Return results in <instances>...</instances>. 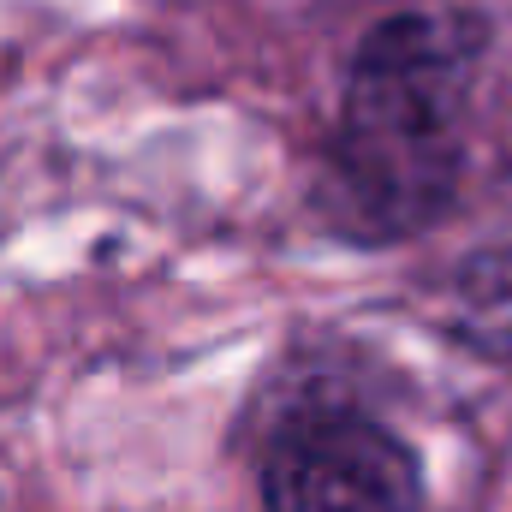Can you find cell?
<instances>
[{
  "instance_id": "3",
  "label": "cell",
  "mask_w": 512,
  "mask_h": 512,
  "mask_svg": "<svg viewBox=\"0 0 512 512\" xmlns=\"http://www.w3.org/2000/svg\"><path fill=\"white\" fill-rule=\"evenodd\" d=\"M447 328L483 358H512V245L477 251L453 268Z\"/></svg>"
},
{
  "instance_id": "2",
  "label": "cell",
  "mask_w": 512,
  "mask_h": 512,
  "mask_svg": "<svg viewBox=\"0 0 512 512\" xmlns=\"http://www.w3.org/2000/svg\"><path fill=\"white\" fill-rule=\"evenodd\" d=\"M268 512H417L423 477L399 435L358 411L286 423L262 465Z\"/></svg>"
},
{
  "instance_id": "1",
  "label": "cell",
  "mask_w": 512,
  "mask_h": 512,
  "mask_svg": "<svg viewBox=\"0 0 512 512\" xmlns=\"http://www.w3.org/2000/svg\"><path fill=\"white\" fill-rule=\"evenodd\" d=\"M477 60L483 24L453 6L399 12L364 36L328 155L340 227L364 239H405L453 203L459 120Z\"/></svg>"
}]
</instances>
